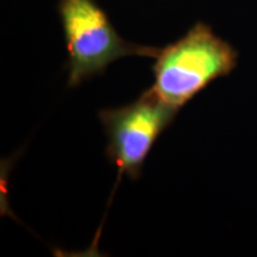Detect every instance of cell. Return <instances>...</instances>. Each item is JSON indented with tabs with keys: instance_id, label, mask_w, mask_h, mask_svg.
Listing matches in <instances>:
<instances>
[{
	"instance_id": "cell-1",
	"label": "cell",
	"mask_w": 257,
	"mask_h": 257,
	"mask_svg": "<svg viewBox=\"0 0 257 257\" xmlns=\"http://www.w3.org/2000/svg\"><path fill=\"white\" fill-rule=\"evenodd\" d=\"M238 51L198 22L181 38L160 48L150 88L168 104L181 108L218 78L236 68Z\"/></svg>"
},
{
	"instance_id": "cell-2",
	"label": "cell",
	"mask_w": 257,
	"mask_h": 257,
	"mask_svg": "<svg viewBox=\"0 0 257 257\" xmlns=\"http://www.w3.org/2000/svg\"><path fill=\"white\" fill-rule=\"evenodd\" d=\"M57 11L67 47L68 87H78L121 57L155 59L160 48L124 40L95 0H60Z\"/></svg>"
},
{
	"instance_id": "cell-3",
	"label": "cell",
	"mask_w": 257,
	"mask_h": 257,
	"mask_svg": "<svg viewBox=\"0 0 257 257\" xmlns=\"http://www.w3.org/2000/svg\"><path fill=\"white\" fill-rule=\"evenodd\" d=\"M179 111V107L162 100L152 88L130 104L99 111V120L107 137L106 156L118 168L114 189L123 175L134 181L141 178L144 161Z\"/></svg>"
}]
</instances>
